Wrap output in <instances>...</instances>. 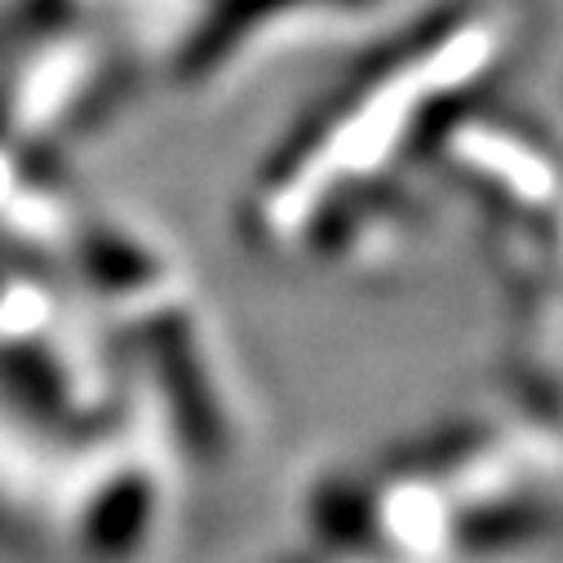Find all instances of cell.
<instances>
[{
	"mask_svg": "<svg viewBox=\"0 0 563 563\" xmlns=\"http://www.w3.org/2000/svg\"><path fill=\"white\" fill-rule=\"evenodd\" d=\"M528 0H444L377 49L262 165L244 227L266 257L382 262L395 165H427L471 98L523 49Z\"/></svg>",
	"mask_w": 563,
	"mask_h": 563,
	"instance_id": "1",
	"label": "cell"
}]
</instances>
